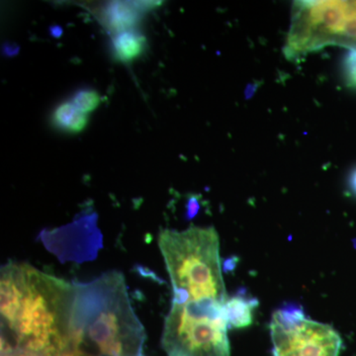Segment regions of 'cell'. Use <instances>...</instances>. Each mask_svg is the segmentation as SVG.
Listing matches in <instances>:
<instances>
[{
    "mask_svg": "<svg viewBox=\"0 0 356 356\" xmlns=\"http://www.w3.org/2000/svg\"><path fill=\"white\" fill-rule=\"evenodd\" d=\"M0 290L2 327L8 331L15 322L24 293V264L9 262L2 266Z\"/></svg>",
    "mask_w": 356,
    "mask_h": 356,
    "instance_id": "cell-6",
    "label": "cell"
},
{
    "mask_svg": "<svg viewBox=\"0 0 356 356\" xmlns=\"http://www.w3.org/2000/svg\"><path fill=\"white\" fill-rule=\"evenodd\" d=\"M106 20L109 27L117 33L127 31L137 23L138 11L128 4L115 2L107 8Z\"/></svg>",
    "mask_w": 356,
    "mask_h": 356,
    "instance_id": "cell-10",
    "label": "cell"
},
{
    "mask_svg": "<svg viewBox=\"0 0 356 356\" xmlns=\"http://www.w3.org/2000/svg\"><path fill=\"white\" fill-rule=\"evenodd\" d=\"M350 187L353 191L356 194V170L353 172L350 177Z\"/></svg>",
    "mask_w": 356,
    "mask_h": 356,
    "instance_id": "cell-18",
    "label": "cell"
},
{
    "mask_svg": "<svg viewBox=\"0 0 356 356\" xmlns=\"http://www.w3.org/2000/svg\"><path fill=\"white\" fill-rule=\"evenodd\" d=\"M199 210V201L196 197H192L189 199L188 203H187V215L189 218L195 216L197 214Z\"/></svg>",
    "mask_w": 356,
    "mask_h": 356,
    "instance_id": "cell-14",
    "label": "cell"
},
{
    "mask_svg": "<svg viewBox=\"0 0 356 356\" xmlns=\"http://www.w3.org/2000/svg\"><path fill=\"white\" fill-rule=\"evenodd\" d=\"M70 102L79 111L88 115L90 112L95 111L99 106L102 98H100L99 93L96 90H93V89H81V90L76 91L74 93Z\"/></svg>",
    "mask_w": 356,
    "mask_h": 356,
    "instance_id": "cell-11",
    "label": "cell"
},
{
    "mask_svg": "<svg viewBox=\"0 0 356 356\" xmlns=\"http://www.w3.org/2000/svg\"><path fill=\"white\" fill-rule=\"evenodd\" d=\"M53 122L58 129L70 133H79L88 125V115L83 114L70 102L60 103L54 110Z\"/></svg>",
    "mask_w": 356,
    "mask_h": 356,
    "instance_id": "cell-8",
    "label": "cell"
},
{
    "mask_svg": "<svg viewBox=\"0 0 356 356\" xmlns=\"http://www.w3.org/2000/svg\"><path fill=\"white\" fill-rule=\"evenodd\" d=\"M72 284L69 325L74 356H145L146 332L129 299L123 274L109 271Z\"/></svg>",
    "mask_w": 356,
    "mask_h": 356,
    "instance_id": "cell-1",
    "label": "cell"
},
{
    "mask_svg": "<svg viewBox=\"0 0 356 356\" xmlns=\"http://www.w3.org/2000/svg\"><path fill=\"white\" fill-rule=\"evenodd\" d=\"M257 306L255 299L247 298L245 296H235L228 298L225 303V314L227 322L233 327H248L252 323V311Z\"/></svg>",
    "mask_w": 356,
    "mask_h": 356,
    "instance_id": "cell-7",
    "label": "cell"
},
{
    "mask_svg": "<svg viewBox=\"0 0 356 356\" xmlns=\"http://www.w3.org/2000/svg\"><path fill=\"white\" fill-rule=\"evenodd\" d=\"M344 76L350 88H356V47L346 54L343 60Z\"/></svg>",
    "mask_w": 356,
    "mask_h": 356,
    "instance_id": "cell-12",
    "label": "cell"
},
{
    "mask_svg": "<svg viewBox=\"0 0 356 356\" xmlns=\"http://www.w3.org/2000/svg\"><path fill=\"white\" fill-rule=\"evenodd\" d=\"M270 334L273 356H339L341 348V337L332 325L291 307L273 314Z\"/></svg>",
    "mask_w": 356,
    "mask_h": 356,
    "instance_id": "cell-5",
    "label": "cell"
},
{
    "mask_svg": "<svg viewBox=\"0 0 356 356\" xmlns=\"http://www.w3.org/2000/svg\"><path fill=\"white\" fill-rule=\"evenodd\" d=\"M50 34L54 38H60L63 35V28L60 26H51L50 28Z\"/></svg>",
    "mask_w": 356,
    "mask_h": 356,
    "instance_id": "cell-17",
    "label": "cell"
},
{
    "mask_svg": "<svg viewBox=\"0 0 356 356\" xmlns=\"http://www.w3.org/2000/svg\"><path fill=\"white\" fill-rule=\"evenodd\" d=\"M74 284L24 264V293L15 322L1 337V356H60L70 351Z\"/></svg>",
    "mask_w": 356,
    "mask_h": 356,
    "instance_id": "cell-2",
    "label": "cell"
},
{
    "mask_svg": "<svg viewBox=\"0 0 356 356\" xmlns=\"http://www.w3.org/2000/svg\"><path fill=\"white\" fill-rule=\"evenodd\" d=\"M159 247L172 285V304L228 300L220 259L219 235L213 227L163 229Z\"/></svg>",
    "mask_w": 356,
    "mask_h": 356,
    "instance_id": "cell-3",
    "label": "cell"
},
{
    "mask_svg": "<svg viewBox=\"0 0 356 356\" xmlns=\"http://www.w3.org/2000/svg\"><path fill=\"white\" fill-rule=\"evenodd\" d=\"M341 37L356 41V6L344 24Z\"/></svg>",
    "mask_w": 356,
    "mask_h": 356,
    "instance_id": "cell-13",
    "label": "cell"
},
{
    "mask_svg": "<svg viewBox=\"0 0 356 356\" xmlns=\"http://www.w3.org/2000/svg\"><path fill=\"white\" fill-rule=\"evenodd\" d=\"M145 44V37L132 30L116 33L113 38L115 55L123 62H130L139 57Z\"/></svg>",
    "mask_w": 356,
    "mask_h": 356,
    "instance_id": "cell-9",
    "label": "cell"
},
{
    "mask_svg": "<svg viewBox=\"0 0 356 356\" xmlns=\"http://www.w3.org/2000/svg\"><path fill=\"white\" fill-rule=\"evenodd\" d=\"M228 325L225 304H172L161 343L168 356H231Z\"/></svg>",
    "mask_w": 356,
    "mask_h": 356,
    "instance_id": "cell-4",
    "label": "cell"
},
{
    "mask_svg": "<svg viewBox=\"0 0 356 356\" xmlns=\"http://www.w3.org/2000/svg\"><path fill=\"white\" fill-rule=\"evenodd\" d=\"M257 88H259V83H250L248 84V88H245V97L252 98L254 96L255 91L257 90Z\"/></svg>",
    "mask_w": 356,
    "mask_h": 356,
    "instance_id": "cell-16",
    "label": "cell"
},
{
    "mask_svg": "<svg viewBox=\"0 0 356 356\" xmlns=\"http://www.w3.org/2000/svg\"><path fill=\"white\" fill-rule=\"evenodd\" d=\"M3 51L4 54L8 57H13V56L17 55L19 47L14 44H6L3 47Z\"/></svg>",
    "mask_w": 356,
    "mask_h": 356,
    "instance_id": "cell-15",
    "label": "cell"
}]
</instances>
